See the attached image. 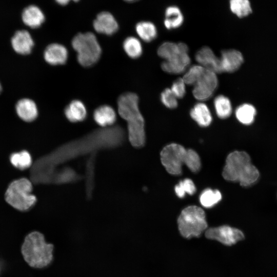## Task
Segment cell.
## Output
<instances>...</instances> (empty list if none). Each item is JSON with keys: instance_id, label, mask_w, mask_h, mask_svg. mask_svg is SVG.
<instances>
[{"instance_id": "6da1fadb", "label": "cell", "mask_w": 277, "mask_h": 277, "mask_svg": "<svg viewBox=\"0 0 277 277\" xmlns=\"http://www.w3.org/2000/svg\"><path fill=\"white\" fill-rule=\"evenodd\" d=\"M120 115L127 123L128 137L131 145L143 146L145 142L144 120L138 108V97L133 92L121 95L117 100Z\"/></svg>"}, {"instance_id": "7a4b0ae2", "label": "cell", "mask_w": 277, "mask_h": 277, "mask_svg": "<svg viewBox=\"0 0 277 277\" xmlns=\"http://www.w3.org/2000/svg\"><path fill=\"white\" fill-rule=\"evenodd\" d=\"M222 175L227 181L239 182L242 186L248 187L256 182L260 173L251 163L247 153L234 151L227 156Z\"/></svg>"}, {"instance_id": "3957f363", "label": "cell", "mask_w": 277, "mask_h": 277, "mask_svg": "<svg viewBox=\"0 0 277 277\" xmlns=\"http://www.w3.org/2000/svg\"><path fill=\"white\" fill-rule=\"evenodd\" d=\"M160 156L162 165L172 175H180L183 165H186L193 172H197L201 168V161L198 154L192 149H186L176 143H171L164 147L161 152Z\"/></svg>"}, {"instance_id": "277c9868", "label": "cell", "mask_w": 277, "mask_h": 277, "mask_svg": "<svg viewBox=\"0 0 277 277\" xmlns=\"http://www.w3.org/2000/svg\"><path fill=\"white\" fill-rule=\"evenodd\" d=\"M53 246L47 243L44 235L37 231L29 233L25 239L22 252L26 262L31 267L43 268L53 258Z\"/></svg>"}, {"instance_id": "5b68a950", "label": "cell", "mask_w": 277, "mask_h": 277, "mask_svg": "<svg viewBox=\"0 0 277 277\" xmlns=\"http://www.w3.org/2000/svg\"><path fill=\"white\" fill-rule=\"evenodd\" d=\"M157 54L165 60L161 64L162 69L168 73H183L190 64L188 47L183 43L165 42L158 48Z\"/></svg>"}, {"instance_id": "8992f818", "label": "cell", "mask_w": 277, "mask_h": 277, "mask_svg": "<svg viewBox=\"0 0 277 277\" xmlns=\"http://www.w3.org/2000/svg\"><path fill=\"white\" fill-rule=\"evenodd\" d=\"M71 44L77 53V61L82 66H91L100 59L102 48L93 33H78L72 39Z\"/></svg>"}, {"instance_id": "52a82bcc", "label": "cell", "mask_w": 277, "mask_h": 277, "mask_svg": "<svg viewBox=\"0 0 277 277\" xmlns=\"http://www.w3.org/2000/svg\"><path fill=\"white\" fill-rule=\"evenodd\" d=\"M177 224L181 235L187 239L200 236L207 228L205 213L196 206L184 208L177 219Z\"/></svg>"}, {"instance_id": "ba28073f", "label": "cell", "mask_w": 277, "mask_h": 277, "mask_svg": "<svg viewBox=\"0 0 277 277\" xmlns=\"http://www.w3.org/2000/svg\"><path fill=\"white\" fill-rule=\"evenodd\" d=\"M32 185L26 178L13 181L8 186L6 193L7 202L14 208L26 211L35 203L36 198L31 193Z\"/></svg>"}, {"instance_id": "9c48e42d", "label": "cell", "mask_w": 277, "mask_h": 277, "mask_svg": "<svg viewBox=\"0 0 277 277\" xmlns=\"http://www.w3.org/2000/svg\"><path fill=\"white\" fill-rule=\"evenodd\" d=\"M217 84L216 73L205 68L193 85V95L197 100H207L212 95Z\"/></svg>"}, {"instance_id": "30bf717a", "label": "cell", "mask_w": 277, "mask_h": 277, "mask_svg": "<svg viewBox=\"0 0 277 277\" xmlns=\"http://www.w3.org/2000/svg\"><path fill=\"white\" fill-rule=\"evenodd\" d=\"M207 239L216 240L228 246L236 243L244 238V235L240 230L224 225L208 229L205 232Z\"/></svg>"}, {"instance_id": "8fae6325", "label": "cell", "mask_w": 277, "mask_h": 277, "mask_svg": "<svg viewBox=\"0 0 277 277\" xmlns=\"http://www.w3.org/2000/svg\"><path fill=\"white\" fill-rule=\"evenodd\" d=\"M94 30L99 33L111 35L118 29V25L112 14L104 11L97 14L93 22Z\"/></svg>"}, {"instance_id": "7c38bea8", "label": "cell", "mask_w": 277, "mask_h": 277, "mask_svg": "<svg viewBox=\"0 0 277 277\" xmlns=\"http://www.w3.org/2000/svg\"><path fill=\"white\" fill-rule=\"evenodd\" d=\"M195 58L200 65L215 73L222 72L220 59L208 47H204L195 54Z\"/></svg>"}, {"instance_id": "4fadbf2b", "label": "cell", "mask_w": 277, "mask_h": 277, "mask_svg": "<svg viewBox=\"0 0 277 277\" xmlns=\"http://www.w3.org/2000/svg\"><path fill=\"white\" fill-rule=\"evenodd\" d=\"M220 59L222 72L229 73L236 71L241 67L244 61L242 53L235 49L223 51Z\"/></svg>"}, {"instance_id": "5bb4252c", "label": "cell", "mask_w": 277, "mask_h": 277, "mask_svg": "<svg viewBox=\"0 0 277 277\" xmlns=\"http://www.w3.org/2000/svg\"><path fill=\"white\" fill-rule=\"evenodd\" d=\"M45 60L52 65L64 64L68 57V50L64 46L58 43L49 45L44 53Z\"/></svg>"}, {"instance_id": "9a60e30c", "label": "cell", "mask_w": 277, "mask_h": 277, "mask_svg": "<svg viewBox=\"0 0 277 277\" xmlns=\"http://www.w3.org/2000/svg\"><path fill=\"white\" fill-rule=\"evenodd\" d=\"M11 45L14 50L18 54H29L34 45L33 41L30 33L25 30H18L11 39Z\"/></svg>"}, {"instance_id": "2e32d148", "label": "cell", "mask_w": 277, "mask_h": 277, "mask_svg": "<svg viewBox=\"0 0 277 277\" xmlns=\"http://www.w3.org/2000/svg\"><path fill=\"white\" fill-rule=\"evenodd\" d=\"M18 116L25 122H32L37 116L38 111L34 102L29 98H23L16 105Z\"/></svg>"}, {"instance_id": "e0dca14e", "label": "cell", "mask_w": 277, "mask_h": 277, "mask_svg": "<svg viewBox=\"0 0 277 277\" xmlns=\"http://www.w3.org/2000/svg\"><path fill=\"white\" fill-rule=\"evenodd\" d=\"M45 19L42 11L35 5L28 6L22 13V20L24 23L32 28H36L41 26L44 22Z\"/></svg>"}, {"instance_id": "ac0fdd59", "label": "cell", "mask_w": 277, "mask_h": 277, "mask_svg": "<svg viewBox=\"0 0 277 277\" xmlns=\"http://www.w3.org/2000/svg\"><path fill=\"white\" fill-rule=\"evenodd\" d=\"M93 118L98 125L105 127L114 123L116 114L112 107L105 105L98 107L94 110Z\"/></svg>"}, {"instance_id": "d6986e66", "label": "cell", "mask_w": 277, "mask_h": 277, "mask_svg": "<svg viewBox=\"0 0 277 277\" xmlns=\"http://www.w3.org/2000/svg\"><path fill=\"white\" fill-rule=\"evenodd\" d=\"M66 118L75 123L83 121L87 116V109L84 103L78 100L71 101L64 111Z\"/></svg>"}, {"instance_id": "ffe728a7", "label": "cell", "mask_w": 277, "mask_h": 277, "mask_svg": "<svg viewBox=\"0 0 277 277\" xmlns=\"http://www.w3.org/2000/svg\"><path fill=\"white\" fill-rule=\"evenodd\" d=\"M191 118L201 127H207L212 121L211 112L207 106L203 103L196 104L190 112Z\"/></svg>"}, {"instance_id": "44dd1931", "label": "cell", "mask_w": 277, "mask_h": 277, "mask_svg": "<svg viewBox=\"0 0 277 277\" xmlns=\"http://www.w3.org/2000/svg\"><path fill=\"white\" fill-rule=\"evenodd\" d=\"M183 15L178 7L170 6L166 9L164 25L167 29L178 28L183 24Z\"/></svg>"}, {"instance_id": "7402d4cb", "label": "cell", "mask_w": 277, "mask_h": 277, "mask_svg": "<svg viewBox=\"0 0 277 277\" xmlns=\"http://www.w3.org/2000/svg\"><path fill=\"white\" fill-rule=\"evenodd\" d=\"M235 113L237 120L241 123L249 125L254 122L256 111L253 105L246 103L239 106L236 109Z\"/></svg>"}, {"instance_id": "603a6c76", "label": "cell", "mask_w": 277, "mask_h": 277, "mask_svg": "<svg viewBox=\"0 0 277 277\" xmlns=\"http://www.w3.org/2000/svg\"><path fill=\"white\" fill-rule=\"evenodd\" d=\"M136 32L138 36L146 42H150L157 36L155 26L151 22L143 21L138 23L135 26Z\"/></svg>"}, {"instance_id": "cb8c5ba5", "label": "cell", "mask_w": 277, "mask_h": 277, "mask_svg": "<svg viewBox=\"0 0 277 277\" xmlns=\"http://www.w3.org/2000/svg\"><path fill=\"white\" fill-rule=\"evenodd\" d=\"M214 107L216 115L222 119L230 116L232 113V105L229 99L223 95L217 96L214 100Z\"/></svg>"}, {"instance_id": "d4e9b609", "label": "cell", "mask_w": 277, "mask_h": 277, "mask_svg": "<svg viewBox=\"0 0 277 277\" xmlns=\"http://www.w3.org/2000/svg\"><path fill=\"white\" fill-rule=\"evenodd\" d=\"M123 47L127 55L132 58L139 57L143 52L141 42L134 36L127 37L123 42Z\"/></svg>"}, {"instance_id": "484cf974", "label": "cell", "mask_w": 277, "mask_h": 277, "mask_svg": "<svg viewBox=\"0 0 277 277\" xmlns=\"http://www.w3.org/2000/svg\"><path fill=\"white\" fill-rule=\"evenodd\" d=\"M10 160L13 166L21 170L27 169L32 164L31 156L26 150L12 154Z\"/></svg>"}, {"instance_id": "4316f807", "label": "cell", "mask_w": 277, "mask_h": 277, "mask_svg": "<svg viewBox=\"0 0 277 277\" xmlns=\"http://www.w3.org/2000/svg\"><path fill=\"white\" fill-rule=\"evenodd\" d=\"M222 194L217 190L207 189L204 190L200 196L201 205L206 208H210L221 200Z\"/></svg>"}, {"instance_id": "83f0119b", "label": "cell", "mask_w": 277, "mask_h": 277, "mask_svg": "<svg viewBox=\"0 0 277 277\" xmlns=\"http://www.w3.org/2000/svg\"><path fill=\"white\" fill-rule=\"evenodd\" d=\"M230 8L239 17H245L252 12L249 0H230Z\"/></svg>"}, {"instance_id": "f1b7e54d", "label": "cell", "mask_w": 277, "mask_h": 277, "mask_svg": "<svg viewBox=\"0 0 277 277\" xmlns=\"http://www.w3.org/2000/svg\"><path fill=\"white\" fill-rule=\"evenodd\" d=\"M174 191L177 196L183 198L186 193L193 194L196 191L195 186L193 181L189 179L181 181L175 186Z\"/></svg>"}, {"instance_id": "f546056e", "label": "cell", "mask_w": 277, "mask_h": 277, "mask_svg": "<svg viewBox=\"0 0 277 277\" xmlns=\"http://www.w3.org/2000/svg\"><path fill=\"white\" fill-rule=\"evenodd\" d=\"M201 65H194L190 67L183 77L185 84L194 85L205 70Z\"/></svg>"}, {"instance_id": "4dcf8cb0", "label": "cell", "mask_w": 277, "mask_h": 277, "mask_svg": "<svg viewBox=\"0 0 277 277\" xmlns=\"http://www.w3.org/2000/svg\"><path fill=\"white\" fill-rule=\"evenodd\" d=\"M177 97L170 88L165 89L161 94L162 103L168 108H175L178 105Z\"/></svg>"}, {"instance_id": "1f68e13d", "label": "cell", "mask_w": 277, "mask_h": 277, "mask_svg": "<svg viewBox=\"0 0 277 277\" xmlns=\"http://www.w3.org/2000/svg\"><path fill=\"white\" fill-rule=\"evenodd\" d=\"M171 90L178 98L183 97L186 93L185 83L183 78H179L175 81L171 86Z\"/></svg>"}, {"instance_id": "d6a6232c", "label": "cell", "mask_w": 277, "mask_h": 277, "mask_svg": "<svg viewBox=\"0 0 277 277\" xmlns=\"http://www.w3.org/2000/svg\"><path fill=\"white\" fill-rule=\"evenodd\" d=\"M55 1L59 5L65 6L68 4L71 1H73L76 2H78L79 0H55Z\"/></svg>"}, {"instance_id": "836d02e7", "label": "cell", "mask_w": 277, "mask_h": 277, "mask_svg": "<svg viewBox=\"0 0 277 277\" xmlns=\"http://www.w3.org/2000/svg\"><path fill=\"white\" fill-rule=\"evenodd\" d=\"M126 2H135V1H136L137 0H124Z\"/></svg>"}, {"instance_id": "e575fe53", "label": "cell", "mask_w": 277, "mask_h": 277, "mask_svg": "<svg viewBox=\"0 0 277 277\" xmlns=\"http://www.w3.org/2000/svg\"><path fill=\"white\" fill-rule=\"evenodd\" d=\"M2 87L1 84L0 83V93H1V91H2Z\"/></svg>"}, {"instance_id": "d590c367", "label": "cell", "mask_w": 277, "mask_h": 277, "mask_svg": "<svg viewBox=\"0 0 277 277\" xmlns=\"http://www.w3.org/2000/svg\"><path fill=\"white\" fill-rule=\"evenodd\" d=\"M1 264H0V271H1Z\"/></svg>"}]
</instances>
